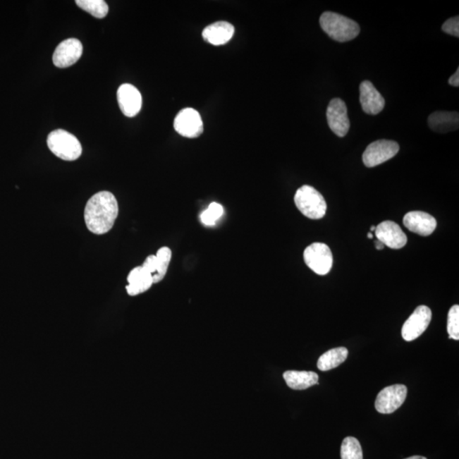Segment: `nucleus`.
Masks as SVG:
<instances>
[{"mask_svg":"<svg viewBox=\"0 0 459 459\" xmlns=\"http://www.w3.org/2000/svg\"><path fill=\"white\" fill-rule=\"evenodd\" d=\"M442 31L446 34L458 37L459 36V18L458 16L450 18L446 20L445 23L442 25Z\"/></svg>","mask_w":459,"mask_h":459,"instance_id":"a878e982","label":"nucleus"},{"mask_svg":"<svg viewBox=\"0 0 459 459\" xmlns=\"http://www.w3.org/2000/svg\"><path fill=\"white\" fill-rule=\"evenodd\" d=\"M403 224L409 231L424 237L432 235L437 226L435 218L422 211L408 213L403 218Z\"/></svg>","mask_w":459,"mask_h":459,"instance_id":"dca6fc26","label":"nucleus"},{"mask_svg":"<svg viewBox=\"0 0 459 459\" xmlns=\"http://www.w3.org/2000/svg\"><path fill=\"white\" fill-rule=\"evenodd\" d=\"M432 317V310L428 306L420 305L403 326L402 335L404 340L412 341L419 338L431 324Z\"/></svg>","mask_w":459,"mask_h":459,"instance_id":"1a4fd4ad","label":"nucleus"},{"mask_svg":"<svg viewBox=\"0 0 459 459\" xmlns=\"http://www.w3.org/2000/svg\"><path fill=\"white\" fill-rule=\"evenodd\" d=\"M295 205L305 217L320 220L326 212V202L324 196L311 185H303L297 190Z\"/></svg>","mask_w":459,"mask_h":459,"instance_id":"7ed1b4c3","label":"nucleus"},{"mask_svg":"<svg viewBox=\"0 0 459 459\" xmlns=\"http://www.w3.org/2000/svg\"><path fill=\"white\" fill-rule=\"evenodd\" d=\"M408 388L403 384L388 386L379 393L375 408L383 415H391L404 403L407 398Z\"/></svg>","mask_w":459,"mask_h":459,"instance_id":"0eeeda50","label":"nucleus"},{"mask_svg":"<svg viewBox=\"0 0 459 459\" xmlns=\"http://www.w3.org/2000/svg\"><path fill=\"white\" fill-rule=\"evenodd\" d=\"M347 357H348V350L345 347H338L326 351L318 360V369L325 372L336 369L345 361Z\"/></svg>","mask_w":459,"mask_h":459,"instance_id":"412c9836","label":"nucleus"},{"mask_svg":"<svg viewBox=\"0 0 459 459\" xmlns=\"http://www.w3.org/2000/svg\"><path fill=\"white\" fill-rule=\"evenodd\" d=\"M118 102L123 115L133 118L140 113L142 106V97L136 87L123 84L119 87L117 93Z\"/></svg>","mask_w":459,"mask_h":459,"instance_id":"ddd939ff","label":"nucleus"},{"mask_svg":"<svg viewBox=\"0 0 459 459\" xmlns=\"http://www.w3.org/2000/svg\"><path fill=\"white\" fill-rule=\"evenodd\" d=\"M326 119L331 130L340 137H344L350 130V120L345 102L340 98H334L329 102L326 109Z\"/></svg>","mask_w":459,"mask_h":459,"instance_id":"9d476101","label":"nucleus"},{"mask_svg":"<svg viewBox=\"0 0 459 459\" xmlns=\"http://www.w3.org/2000/svg\"><path fill=\"white\" fill-rule=\"evenodd\" d=\"M375 235L384 246L392 250L402 249L408 243L406 234L396 223L386 221L376 227Z\"/></svg>","mask_w":459,"mask_h":459,"instance_id":"f8f14e48","label":"nucleus"},{"mask_svg":"<svg viewBox=\"0 0 459 459\" xmlns=\"http://www.w3.org/2000/svg\"><path fill=\"white\" fill-rule=\"evenodd\" d=\"M367 238H369V239H372V238H374V235H373V234H372V233H370L367 234Z\"/></svg>","mask_w":459,"mask_h":459,"instance_id":"c756f323","label":"nucleus"},{"mask_svg":"<svg viewBox=\"0 0 459 459\" xmlns=\"http://www.w3.org/2000/svg\"><path fill=\"white\" fill-rule=\"evenodd\" d=\"M448 332L450 338L459 340V306L458 305H453L448 312Z\"/></svg>","mask_w":459,"mask_h":459,"instance_id":"393cba45","label":"nucleus"},{"mask_svg":"<svg viewBox=\"0 0 459 459\" xmlns=\"http://www.w3.org/2000/svg\"><path fill=\"white\" fill-rule=\"evenodd\" d=\"M224 214V208L218 202H212L204 212H202L200 219L202 224L207 226H213Z\"/></svg>","mask_w":459,"mask_h":459,"instance_id":"b1692460","label":"nucleus"},{"mask_svg":"<svg viewBox=\"0 0 459 459\" xmlns=\"http://www.w3.org/2000/svg\"><path fill=\"white\" fill-rule=\"evenodd\" d=\"M82 54V44L77 39L63 41L56 49L53 55L54 65L57 68H66L75 64Z\"/></svg>","mask_w":459,"mask_h":459,"instance_id":"9b49d317","label":"nucleus"},{"mask_svg":"<svg viewBox=\"0 0 459 459\" xmlns=\"http://www.w3.org/2000/svg\"><path fill=\"white\" fill-rule=\"evenodd\" d=\"M118 214V204L113 193L100 192L90 198L85 209V221L91 233L102 235L113 228Z\"/></svg>","mask_w":459,"mask_h":459,"instance_id":"f257e3e1","label":"nucleus"},{"mask_svg":"<svg viewBox=\"0 0 459 459\" xmlns=\"http://www.w3.org/2000/svg\"><path fill=\"white\" fill-rule=\"evenodd\" d=\"M172 252L168 247H163L157 252L156 255H150L145 260L142 267L152 276L153 283H158L166 275Z\"/></svg>","mask_w":459,"mask_h":459,"instance_id":"4468645a","label":"nucleus"},{"mask_svg":"<svg viewBox=\"0 0 459 459\" xmlns=\"http://www.w3.org/2000/svg\"><path fill=\"white\" fill-rule=\"evenodd\" d=\"M429 128L436 133H449L458 129V111H435L428 118Z\"/></svg>","mask_w":459,"mask_h":459,"instance_id":"a211bd4d","label":"nucleus"},{"mask_svg":"<svg viewBox=\"0 0 459 459\" xmlns=\"http://www.w3.org/2000/svg\"><path fill=\"white\" fill-rule=\"evenodd\" d=\"M342 459H363L362 446L355 437H346L341 446Z\"/></svg>","mask_w":459,"mask_h":459,"instance_id":"5701e85b","label":"nucleus"},{"mask_svg":"<svg viewBox=\"0 0 459 459\" xmlns=\"http://www.w3.org/2000/svg\"><path fill=\"white\" fill-rule=\"evenodd\" d=\"M47 145L58 158L74 161L82 154V146L75 135L64 130H56L48 135Z\"/></svg>","mask_w":459,"mask_h":459,"instance_id":"20e7f679","label":"nucleus"},{"mask_svg":"<svg viewBox=\"0 0 459 459\" xmlns=\"http://www.w3.org/2000/svg\"><path fill=\"white\" fill-rule=\"evenodd\" d=\"M234 32L235 28L231 23L217 22L206 27L202 35L207 43L220 47L228 43L233 39Z\"/></svg>","mask_w":459,"mask_h":459,"instance_id":"f3484780","label":"nucleus"},{"mask_svg":"<svg viewBox=\"0 0 459 459\" xmlns=\"http://www.w3.org/2000/svg\"><path fill=\"white\" fill-rule=\"evenodd\" d=\"M448 82L451 85L454 87L459 86V69H457L456 73L453 75L451 76L448 80Z\"/></svg>","mask_w":459,"mask_h":459,"instance_id":"bb28decb","label":"nucleus"},{"mask_svg":"<svg viewBox=\"0 0 459 459\" xmlns=\"http://www.w3.org/2000/svg\"><path fill=\"white\" fill-rule=\"evenodd\" d=\"M283 378L289 388L298 391L315 386L319 380L317 374L306 371H287L283 374Z\"/></svg>","mask_w":459,"mask_h":459,"instance_id":"aec40b11","label":"nucleus"},{"mask_svg":"<svg viewBox=\"0 0 459 459\" xmlns=\"http://www.w3.org/2000/svg\"><path fill=\"white\" fill-rule=\"evenodd\" d=\"M304 259L306 266L320 276L328 274L333 267L332 252L325 243H314L306 247Z\"/></svg>","mask_w":459,"mask_h":459,"instance_id":"39448f33","label":"nucleus"},{"mask_svg":"<svg viewBox=\"0 0 459 459\" xmlns=\"http://www.w3.org/2000/svg\"><path fill=\"white\" fill-rule=\"evenodd\" d=\"M77 6L88 12L96 18H104L109 13V8L103 0H77Z\"/></svg>","mask_w":459,"mask_h":459,"instance_id":"4be33fe9","label":"nucleus"},{"mask_svg":"<svg viewBox=\"0 0 459 459\" xmlns=\"http://www.w3.org/2000/svg\"><path fill=\"white\" fill-rule=\"evenodd\" d=\"M173 128L178 134L184 137L197 138L204 132V122L197 110L188 107L176 115Z\"/></svg>","mask_w":459,"mask_h":459,"instance_id":"6e6552de","label":"nucleus"},{"mask_svg":"<svg viewBox=\"0 0 459 459\" xmlns=\"http://www.w3.org/2000/svg\"><path fill=\"white\" fill-rule=\"evenodd\" d=\"M405 459H427V458H426L424 457H422V456H413V457L408 458H405Z\"/></svg>","mask_w":459,"mask_h":459,"instance_id":"c85d7f7f","label":"nucleus"},{"mask_svg":"<svg viewBox=\"0 0 459 459\" xmlns=\"http://www.w3.org/2000/svg\"><path fill=\"white\" fill-rule=\"evenodd\" d=\"M126 290L130 296H135L148 290L153 284L152 276L142 267L133 269L128 276Z\"/></svg>","mask_w":459,"mask_h":459,"instance_id":"6ab92c4d","label":"nucleus"},{"mask_svg":"<svg viewBox=\"0 0 459 459\" xmlns=\"http://www.w3.org/2000/svg\"><path fill=\"white\" fill-rule=\"evenodd\" d=\"M375 229H376V227L374 226L371 227V231H375Z\"/></svg>","mask_w":459,"mask_h":459,"instance_id":"7c9ffc66","label":"nucleus"},{"mask_svg":"<svg viewBox=\"0 0 459 459\" xmlns=\"http://www.w3.org/2000/svg\"><path fill=\"white\" fill-rule=\"evenodd\" d=\"M360 102L367 114L377 115L386 106V101L370 81H363L360 85Z\"/></svg>","mask_w":459,"mask_h":459,"instance_id":"2eb2a0df","label":"nucleus"},{"mask_svg":"<svg viewBox=\"0 0 459 459\" xmlns=\"http://www.w3.org/2000/svg\"><path fill=\"white\" fill-rule=\"evenodd\" d=\"M398 143L388 140H379L367 146L362 155L364 164L367 168H374L394 158L398 153Z\"/></svg>","mask_w":459,"mask_h":459,"instance_id":"423d86ee","label":"nucleus"},{"mask_svg":"<svg viewBox=\"0 0 459 459\" xmlns=\"http://www.w3.org/2000/svg\"><path fill=\"white\" fill-rule=\"evenodd\" d=\"M320 25L326 35L331 39L338 42H347L353 40L360 34V27L357 23L354 22L345 16L326 11L321 16Z\"/></svg>","mask_w":459,"mask_h":459,"instance_id":"f03ea898","label":"nucleus"},{"mask_svg":"<svg viewBox=\"0 0 459 459\" xmlns=\"http://www.w3.org/2000/svg\"><path fill=\"white\" fill-rule=\"evenodd\" d=\"M375 246H376V249H377L378 250H382L384 247V244L381 242L379 241V240L378 241L375 242Z\"/></svg>","mask_w":459,"mask_h":459,"instance_id":"cd10ccee","label":"nucleus"}]
</instances>
